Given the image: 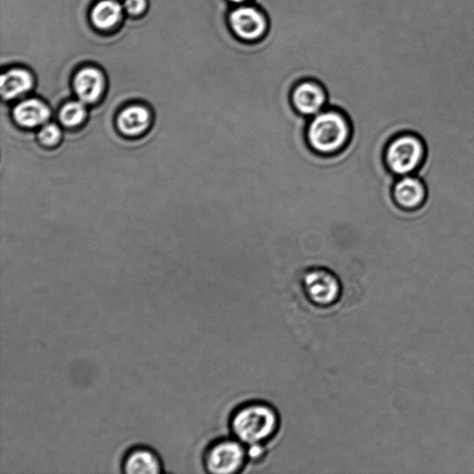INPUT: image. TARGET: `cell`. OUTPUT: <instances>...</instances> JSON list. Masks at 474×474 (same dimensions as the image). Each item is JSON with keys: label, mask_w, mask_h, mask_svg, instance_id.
Instances as JSON below:
<instances>
[{"label": "cell", "mask_w": 474, "mask_h": 474, "mask_svg": "<svg viewBox=\"0 0 474 474\" xmlns=\"http://www.w3.org/2000/svg\"><path fill=\"white\" fill-rule=\"evenodd\" d=\"M351 136L349 118L337 109L323 110L313 116L306 130L309 147L323 157L341 153L349 146Z\"/></svg>", "instance_id": "obj_1"}, {"label": "cell", "mask_w": 474, "mask_h": 474, "mask_svg": "<svg viewBox=\"0 0 474 474\" xmlns=\"http://www.w3.org/2000/svg\"><path fill=\"white\" fill-rule=\"evenodd\" d=\"M429 158V147L417 133L405 131L395 134L386 145L383 162L386 169L396 177L419 173Z\"/></svg>", "instance_id": "obj_2"}, {"label": "cell", "mask_w": 474, "mask_h": 474, "mask_svg": "<svg viewBox=\"0 0 474 474\" xmlns=\"http://www.w3.org/2000/svg\"><path fill=\"white\" fill-rule=\"evenodd\" d=\"M278 424L277 413L272 407L252 403L236 410L232 418L231 428L237 439L252 447L272 438Z\"/></svg>", "instance_id": "obj_3"}, {"label": "cell", "mask_w": 474, "mask_h": 474, "mask_svg": "<svg viewBox=\"0 0 474 474\" xmlns=\"http://www.w3.org/2000/svg\"><path fill=\"white\" fill-rule=\"evenodd\" d=\"M227 23L232 34L247 44L262 41L270 28L267 15L254 4L231 7Z\"/></svg>", "instance_id": "obj_4"}, {"label": "cell", "mask_w": 474, "mask_h": 474, "mask_svg": "<svg viewBox=\"0 0 474 474\" xmlns=\"http://www.w3.org/2000/svg\"><path fill=\"white\" fill-rule=\"evenodd\" d=\"M247 453L242 442L221 440L212 445L204 457L207 470L216 474L240 471L246 462Z\"/></svg>", "instance_id": "obj_5"}, {"label": "cell", "mask_w": 474, "mask_h": 474, "mask_svg": "<svg viewBox=\"0 0 474 474\" xmlns=\"http://www.w3.org/2000/svg\"><path fill=\"white\" fill-rule=\"evenodd\" d=\"M303 287L310 301L322 307L336 303L341 293L339 278L325 269H312L306 272Z\"/></svg>", "instance_id": "obj_6"}, {"label": "cell", "mask_w": 474, "mask_h": 474, "mask_svg": "<svg viewBox=\"0 0 474 474\" xmlns=\"http://www.w3.org/2000/svg\"><path fill=\"white\" fill-rule=\"evenodd\" d=\"M328 96V92L321 83L315 79L305 78L293 85L291 102L300 115L313 117L324 110Z\"/></svg>", "instance_id": "obj_7"}, {"label": "cell", "mask_w": 474, "mask_h": 474, "mask_svg": "<svg viewBox=\"0 0 474 474\" xmlns=\"http://www.w3.org/2000/svg\"><path fill=\"white\" fill-rule=\"evenodd\" d=\"M430 197L428 185L416 174L399 177L391 188V199L401 212L420 211Z\"/></svg>", "instance_id": "obj_8"}, {"label": "cell", "mask_w": 474, "mask_h": 474, "mask_svg": "<svg viewBox=\"0 0 474 474\" xmlns=\"http://www.w3.org/2000/svg\"><path fill=\"white\" fill-rule=\"evenodd\" d=\"M74 87L80 102L84 104H94L103 97L105 79L99 70L84 68L75 75Z\"/></svg>", "instance_id": "obj_9"}, {"label": "cell", "mask_w": 474, "mask_h": 474, "mask_svg": "<svg viewBox=\"0 0 474 474\" xmlns=\"http://www.w3.org/2000/svg\"><path fill=\"white\" fill-rule=\"evenodd\" d=\"M122 469L127 474H159L163 463L158 454L147 447H135L124 456Z\"/></svg>", "instance_id": "obj_10"}, {"label": "cell", "mask_w": 474, "mask_h": 474, "mask_svg": "<svg viewBox=\"0 0 474 474\" xmlns=\"http://www.w3.org/2000/svg\"><path fill=\"white\" fill-rule=\"evenodd\" d=\"M49 107L41 101L31 99L19 104L14 110L15 122L25 128L43 126L51 118Z\"/></svg>", "instance_id": "obj_11"}, {"label": "cell", "mask_w": 474, "mask_h": 474, "mask_svg": "<svg viewBox=\"0 0 474 474\" xmlns=\"http://www.w3.org/2000/svg\"><path fill=\"white\" fill-rule=\"evenodd\" d=\"M152 123L150 111L140 105L130 106L118 116L117 124L122 133L136 136L145 133Z\"/></svg>", "instance_id": "obj_12"}, {"label": "cell", "mask_w": 474, "mask_h": 474, "mask_svg": "<svg viewBox=\"0 0 474 474\" xmlns=\"http://www.w3.org/2000/svg\"><path fill=\"white\" fill-rule=\"evenodd\" d=\"M33 84V77L28 72L15 69L5 73L2 76L0 91H2L5 100L12 101L29 92Z\"/></svg>", "instance_id": "obj_13"}, {"label": "cell", "mask_w": 474, "mask_h": 474, "mask_svg": "<svg viewBox=\"0 0 474 474\" xmlns=\"http://www.w3.org/2000/svg\"><path fill=\"white\" fill-rule=\"evenodd\" d=\"M122 6L115 0H103L92 11L91 18L94 26L111 29L122 17Z\"/></svg>", "instance_id": "obj_14"}, {"label": "cell", "mask_w": 474, "mask_h": 474, "mask_svg": "<svg viewBox=\"0 0 474 474\" xmlns=\"http://www.w3.org/2000/svg\"><path fill=\"white\" fill-rule=\"evenodd\" d=\"M87 115L85 104L82 102H72L65 104L60 112L61 123L67 127H75L84 123Z\"/></svg>", "instance_id": "obj_15"}, {"label": "cell", "mask_w": 474, "mask_h": 474, "mask_svg": "<svg viewBox=\"0 0 474 474\" xmlns=\"http://www.w3.org/2000/svg\"><path fill=\"white\" fill-rule=\"evenodd\" d=\"M38 139L45 147L56 146L62 139V130L55 123H45L38 133Z\"/></svg>", "instance_id": "obj_16"}, {"label": "cell", "mask_w": 474, "mask_h": 474, "mask_svg": "<svg viewBox=\"0 0 474 474\" xmlns=\"http://www.w3.org/2000/svg\"><path fill=\"white\" fill-rule=\"evenodd\" d=\"M124 7L128 14L137 15L145 11L147 3L146 0H125Z\"/></svg>", "instance_id": "obj_17"}, {"label": "cell", "mask_w": 474, "mask_h": 474, "mask_svg": "<svg viewBox=\"0 0 474 474\" xmlns=\"http://www.w3.org/2000/svg\"><path fill=\"white\" fill-rule=\"evenodd\" d=\"M232 7L245 5L253 3V0H227Z\"/></svg>", "instance_id": "obj_18"}]
</instances>
